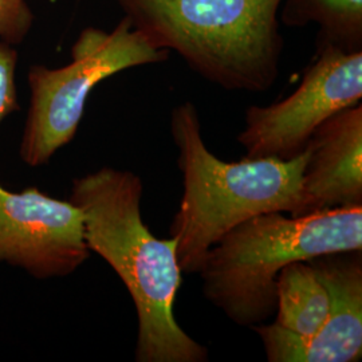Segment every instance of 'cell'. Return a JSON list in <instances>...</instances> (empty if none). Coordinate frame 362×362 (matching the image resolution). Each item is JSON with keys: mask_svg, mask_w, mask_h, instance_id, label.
I'll return each mask as SVG.
<instances>
[{"mask_svg": "<svg viewBox=\"0 0 362 362\" xmlns=\"http://www.w3.org/2000/svg\"><path fill=\"white\" fill-rule=\"evenodd\" d=\"M361 98L362 52L317 46L315 61L297 90L275 104L247 107L238 143L247 158L291 160L303 153L313 133L327 118L360 104Z\"/></svg>", "mask_w": 362, "mask_h": 362, "instance_id": "8992f818", "label": "cell"}, {"mask_svg": "<svg viewBox=\"0 0 362 362\" xmlns=\"http://www.w3.org/2000/svg\"><path fill=\"white\" fill-rule=\"evenodd\" d=\"M170 134L184 189L169 230L181 272L197 274L211 247L240 223L267 212H296L308 148L291 160L223 161L204 143L197 107L189 101L173 107Z\"/></svg>", "mask_w": 362, "mask_h": 362, "instance_id": "7a4b0ae2", "label": "cell"}, {"mask_svg": "<svg viewBox=\"0 0 362 362\" xmlns=\"http://www.w3.org/2000/svg\"><path fill=\"white\" fill-rule=\"evenodd\" d=\"M34 23L26 0H0V42L19 45Z\"/></svg>", "mask_w": 362, "mask_h": 362, "instance_id": "7c38bea8", "label": "cell"}, {"mask_svg": "<svg viewBox=\"0 0 362 362\" xmlns=\"http://www.w3.org/2000/svg\"><path fill=\"white\" fill-rule=\"evenodd\" d=\"M18 52L11 45L0 42V124L19 109L15 71Z\"/></svg>", "mask_w": 362, "mask_h": 362, "instance_id": "4fadbf2b", "label": "cell"}, {"mask_svg": "<svg viewBox=\"0 0 362 362\" xmlns=\"http://www.w3.org/2000/svg\"><path fill=\"white\" fill-rule=\"evenodd\" d=\"M279 21L286 27L317 25V46L362 52V0H284Z\"/></svg>", "mask_w": 362, "mask_h": 362, "instance_id": "8fae6325", "label": "cell"}, {"mask_svg": "<svg viewBox=\"0 0 362 362\" xmlns=\"http://www.w3.org/2000/svg\"><path fill=\"white\" fill-rule=\"evenodd\" d=\"M90 252L82 212L71 202L35 187L13 192L0 185V262L46 279L76 272Z\"/></svg>", "mask_w": 362, "mask_h": 362, "instance_id": "52a82bcc", "label": "cell"}, {"mask_svg": "<svg viewBox=\"0 0 362 362\" xmlns=\"http://www.w3.org/2000/svg\"><path fill=\"white\" fill-rule=\"evenodd\" d=\"M330 311L324 282L308 260L287 264L276 279V320L274 325L298 337L314 336Z\"/></svg>", "mask_w": 362, "mask_h": 362, "instance_id": "30bf717a", "label": "cell"}, {"mask_svg": "<svg viewBox=\"0 0 362 362\" xmlns=\"http://www.w3.org/2000/svg\"><path fill=\"white\" fill-rule=\"evenodd\" d=\"M141 179L105 168L73 181L69 202L81 209L85 240L128 288L139 318L136 361L206 362L208 349L175 317L181 285L177 243L158 239L144 223Z\"/></svg>", "mask_w": 362, "mask_h": 362, "instance_id": "6da1fadb", "label": "cell"}, {"mask_svg": "<svg viewBox=\"0 0 362 362\" xmlns=\"http://www.w3.org/2000/svg\"><path fill=\"white\" fill-rule=\"evenodd\" d=\"M152 45L226 90L260 93L279 76L284 0H115Z\"/></svg>", "mask_w": 362, "mask_h": 362, "instance_id": "3957f363", "label": "cell"}, {"mask_svg": "<svg viewBox=\"0 0 362 362\" xmlns=\"http://www.w3.org/2000/svg\"><path fill=\"white\" fill-rule=\"evenodd\" d=\"M362 250V207L306 216L260 214L211 247L197 274L203 294L233 324L255 327L276 310V279L287 264Z\"/></svg>", "mask_w": 362, "mask_h": 362, "instance_id": "277c9868", "label": "cell"}, {"mask_svg": "<svg viewBox=\"0 0 362 362\" xmlns=\"http://www.w3.org/2000/svg\"><path fill=\"white\" fill-rule=\"evenodd\" d=\"M309 158L291 216L362 207V105L327 118L306 146Z\"/></svg>", "mask_w": 362, "mask_h": 362, "instance_id": "9c48e42d", "label": "cell"}, {"mask_svg": "<svg viewBox=\"0 0 362 362\" xmlns=\"http://www.w3.org/2000/svg\"><path fill=\"white\" fill-rule=\"evenodd\" d=\"M324 282L330 311L311 337L287 333L276 325L252 327L270 362H357L362 357V250L325 254L308 260Z\"/></svg>", "mask_w": 362, "mask_h": 362, "instance_id": "ba28073f", "label": "cell"}, {"mask_svg": "<svg viewBox=\"0 0 362 362\" xmlns=\"http://www.w3.org/2000/svg\"><path fill=\"white\" fill-rule=\"evenodd\" d=\"M160 50L124 16L112 31L88 27L71 47V62L49 69L35 65L28 71L31 91L21 158L40 167L70 143L77 133L93 89L106 78L137 66L167 61Z\"/></svg>", "mask_w": 362, "mask_h": 362, "instance_id": "5b68a950", "label": "cell"}]
</instances>
